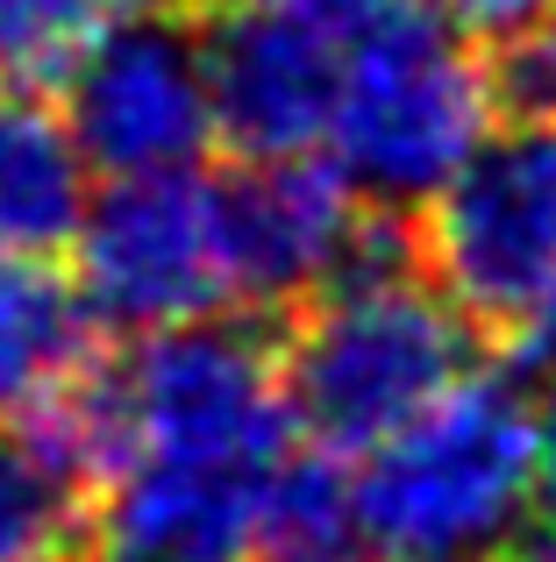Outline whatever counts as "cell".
Wrapping results in <instances>:
<instances>
[{
	"label": "cell",
	"mask_w": 556,
	"mask_h": 562,
	"mask_svg": "<svg viewBox=\"0 0 556 562\" xmlns=\"http://www.w3.org/2000/svg\"><path fill=\"white\" fill-rule=\"evenodd\" d=\"M71 249H79L71 285L100 328L165 335L193 328V321H222L236 306L214 179H200V171L108 179L100 192H86Z\"/></svg>",
	"instance_id": "cell-6"
},
{
	"label": "cell",
	"mask_w": 556,
	"mask_h": 562,
	"mask_svg": "<svg viewBox=\"0 0 556 562\" xmlns=\"http://www.w3.org/2000/svg\"><path fill=\"white\" fill-rule=\"evenodd\" d=\"M421 271L471 328L556 349V122H507L429 200Z\"/></svg>",
	"instance_id": "cell-4"
},
{
	"label": "cell",
	"mask_w": 556,
	"mask_h": 562,
	"mask_svg": "<svg viewBox=\"0 0 556 562\" xmlns=\"http://www.w3.org/2000/svg\"><path fill=\"white\" fill-rule=\"evenodd\" d=\"M93 8H108V14H136V8H171V0H93Z\"/></svg>",
	"instance_id": "cell-18"
},
{
	"label": "cell",
	"mask_w": 556,
	"mask_h": 562,
	"mask_svg": "<svg viewBox=\"0 0 556 562\" xmlns=\"http://www.w3.org/2000/svg\"><path fill=\"white\" fill-rule=\"evenodd\" d=\"M329 14L343 29V79L321 157L371 214L429 206L500 122L471 36L429 0H329Z\"/></svg>",
	"instance_id": "cell-2"
},
{
	"label": "cell",
	"mask_w": 556,
	"mask_h": 562,
	"mask_svg": "<svg viewBox=\"0 0 556 562\" xmlns=\"http://www.w3.org/2000/svg\"><path fill=\"white\" fill-rule=\"evenodd\" d=\"M471 371L478 328L392 243H378L335 285H321L278 349L292 435H314V449L329 456L378 449L392 427H407Z\"/></svg>",
	"instance_id": "cell-1"
},
{
	"label": "cell",
	"mask_w": 556,
	"mask_h": 562,
	"mask_svg": "<svg viewBox=\"0 0 556 562\" xmlns=\"http://www.w3.org/2000/svg\"><path fill=\"white\" fill-rule=\"evenodd\" d=\"M86 179L65 122L43 93L0 86V249L14 257H51L71 243L86 206Z\"/></svg>",
	"instance_id": "cell-11"
},
{
	"label": "cell",
	"mask_w": 556,
	"mask_h": 562,
	"mask_svg": "<svg viewBox=\"0 0 556 562\" xmlns=\"http://www.w3.org/2000/svg\"><path fill=\"white\" fill-rule=\"evenodd\" d=\"M65 136L100 179H157L200 171L214 150L208 36L171 8H136L93 22L65 65Z\"/></svg>",
	"instance_id": "cell-5"
},
{
	"label": "cell",
	"mask_w": 556,
	"mask_h": 562,
	"mask_svg": "<svg viewBox=\"0 0 556 562\" xmlns=\"http://www.w3.org/2000/svg\"><path fill=\"white\" fill-rule=\"evenodd\" d=\"M435 14H443L457 36H478V43H500L514 36V29L543 22V14H556V0H429Z\"/></svg>",
	"instance_id": "cell-16"
},
{
	"label": "cell",
	"mask_w": 556,
	"mask_h": 562,
	"mask_svg": "<svg viewBox=\"0 0 556 562\" xmlns=\"http://www.w3.org/2000/svg\"><path fill=\"white\" fill-rule=\"evenodd\" d=\"M265 477L193 463H122L93 513L86 562H251V506Z\"/></svg>",
	"instance_id": "cell-9"
},
{
	"label": "cell",
	"mask_w": 556,
	"mask_h": 562,
	"mask_svg": "<svg viewBox=\"0 0 556 562\" xmlns=\"http://www.w3.org/2000/svg\"><path fill=\"white\" fill-rule=\"evenodd\" d=\"M535 513V398L500 371L457 378L357 470L364 541L392 562H486Z\"/></svg>",
	"instance_id": "cell-3"
},
{
	"label": "cell",
	"mask_w": 556,
	"mask_h": 562,
	"mask_svg": "<svg viewBox=\"0 0 556 562\" xmlns=\"http://www.w3.org/2000/svg\"><path fill=\"white\" fill-rule=\"evenodd\" d=\"M214 214L236 306H307L386 243L329 157H243V171L214 179Z\"/></svg>",
	"instance_id": "cell-7"
},
{
	"label": "cell",
	"mask_w": 556,
	"mask_h": 562,
	"mask_svg": "<svg viewBox=\"0 0 556 562\" xmlns=\"http://www.w3.org/2000/svg\"><path fill=\"white\" fill-rule=\"evenodd\" d=\"M229 8H292V0H229Z\"/></svg>",
	"instance_id": "cell-19"
},
{
	"label": "cell",
	"mask_w": 556,
	"mask_h": 562,
	"mask_svg": "<svg viewBox=\"0 0 556 562\" xmlns=\"http://www.w3.org/2000/svg\"><path fill=\"white\" fill-rule=\"evenodd\" d=\"M486 86H492V108H507L514 122H556V14L500 36Z\"/></svg>",
	"instance_id": "cell-15"
},
{
	"label": "cell",
	"mask_w": 556,
	"mask_h": 562,
	"mask_svg": "<svg viewBox=\"0 0 556 562\" xmlns=\"http://www.w3.org/2000/svg\"><path fill=\"white\" fill-rule=\"evenodd\" d=\"M200 36H208L214 143H236L243 157H321L343 79V29L329 0L229 8Z\"/></svg>",
	"instance_id": "cell-8"
},
{
	"label": "cell",
	"mask_w": 556,
	"mask_h": 562,
	"mask_svg": "<svg viewBox=\"0 0 556 562\" xmlns=\"http://www.w3.org/2000/svg\"><path fill=\"white\" fill-rule=\"evenodd\" d=\"M535 506H543V520L556 527V378H549V392L535 398Z\"/></svg>",
	"instance_id": "cell-17"
},
{
	"label": "cell",
	"mask_w": 556,
	"mask_h": 562,
	"mask_svg": "<svg viewBox=\"0 0 556 562\" xmlns=\"http://www.w3.org/2000/svg\"><path fill=\"white\" fill-rule=\"evenodd\" d=\"M93 22V0H0V86H22V93L57 86Z\"/></svg>",
	"instance_id": "cell-14"
},
{
	"label": "cell",
	"mask_w": 556,
	"mask_h": 562,
	"mask_svg": "<svg viewBox=\"0 0 556 562\" xmlns=\"http://www.w3.org/2000/svg\"><path fill=\"white\" fill-rule=\"evenodd\" d=\"M100 363V321L51 257L0 249V420H36Z\"/></svg>",
	"instance_id": "cell-10"
},
{
	"label": "cell",
	"mask_w": 556,
	"mask_h": 562,
	"mask_svg": "<svg viewBox=\"0 0 556 562\" xmlns=\"http://www.w3.org/2000/svg\"><path fill=\"white\" fill-rule=\"evenodd\" d=\"M357 470L329 449H286L257 484L251 506V562H357Z\"/></svg>",
	"instance_id": "cell-13"
},
{
	"label": "cell",
	"mask_w": 556,
	"mask_h": 562,
	"mask_svg": "<svg viewBox=\"0 0 556 562\" xmlns=\"http://www.w3.org/2000/svg\"><path fill=\"white\" fill-rule=\"evenodd\" d=\"M93 477L43 427L0 420V562H86Z\"/></svg>",
	"instance_id": "cell-12"
}]
</instances>
